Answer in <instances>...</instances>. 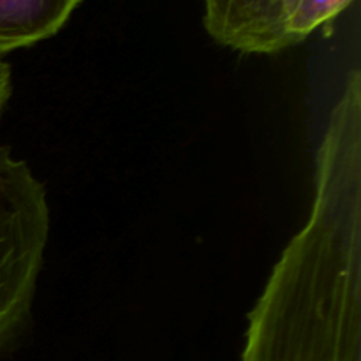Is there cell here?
Wrapping results in <instances>:
<instances>
[{"label": "cell", "mask_w": 361, "mask_h": 361, "mask_svg": "<svg viewBox=\"0 0 361 361\" xmlns=\"http://www.w3.org/2000/svg\"><path fill=\"white\" fill-rule=\"evenodd\" d=\"M353 0H300L289 21V44L296 46L321 27H328Z\"/></svg>", "instance_id": "5b68a950"}, {"label": "cell", "mask_w": 361, "mask_h": 361, "mask_svg": "<svg viewBox=\"0 0 361 361\" xmlns=\"http://www.w3.org/2000/svg\"><path fill=\"white\" fill-rule=\"evenodd\" d=\"M83 0H0V55L53 37Z\"/></svg>", "instance_id": "277c9868"}, {"label": "cell", "mask_w": 361, "mask_h": 361, "mask_svg": "<svg viewBox=\"0 0 361 361\" xmlns=\"http://www.w3.org/2000/svg\"><path fill=\"white\" fill-rule=\"evenodd\" d=\"M242 361H361V180L316 175L305 228L249 314Z\"/></svg>", "instance_id": "6da1fadb"}, {"label": "cell", "mask_w": 361, "mask_h": 361, "mask_svg": "<svg viewBox=\"0 0 361 361\" xmlns=\"http://www.w3.org/2000/svg\"><path fill=\"white\" fill-rule=\"evenodd\" d=\"M48 236L44 185L0 145V351L30 319Z\"/></svg>", "instance_id": "7a4b0ae2"}, {"label": "cell", "mask_w": 361, "mask_h": 361, "mask_svg": "<svg viewBox=\"0 0 361 361\" xmlns=\"http://www.w3.org/2000/svg\"><path fill=\"white\" fill-rule=\"evenodd\" d=\"M13 92V81H11V66L0 56V109L7 104Z\"/></svg>", "instance_id": "8992f818"}, {"label": "cell", "mask_w": 361, "mask_h": 361, "mask_svg": "<svg viewBox=\"0 0 361 361\" xmlns=\"http://www.w3.org/2000/svg\"><path fill=\"white\" fill-rule=\"evenodd\" d=\"M300 0H203V23L219 44L245 55H271L289 44Z\"/></svg>", "instance_id": "3957f363"}]
</instances>
